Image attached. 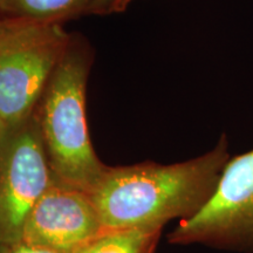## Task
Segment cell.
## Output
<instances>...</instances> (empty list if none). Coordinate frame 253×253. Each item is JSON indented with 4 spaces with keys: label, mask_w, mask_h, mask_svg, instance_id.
<instances>
[{
    "label": "cell",
    "mask_w": 253,
    "mask_h": 253,
    "mask_svg": "<svg viewBox=\"0 0 253 253\" xmlns=\"http://www.w3.org/2000/svg\"><path fill=\"white\" fill-rule=\"evenodd\" d=\"M230 157L229 141L221 134L212 149L184 162L108 167L88 195L106 231L162 230L168 221L195 216L208 203Z\"/></svg>",
    "instance_id": "1"
},
{
    "label": "cell",
    "mask_w": 253,
    "mask_h": 253,
    "mask_svg": "<svg viewBox=\"0 0 253 253\" xmlns=\"http://www.w3.org/2000/svg\"><path fill=\"white\" fill-rule=\"evenodd\" d=\"M0 253H67L53 250L45 246L30 244L24 240H18L14 243L0 245Z\"/></svg>",
    "instance_id": "9"
},
{
    "label": "cell",
    "mask_w": 253,
    "mask_h": 253,
    "mask_svg": "<svg viewBox=\"0 0 253 253\" xmlns=\"http://www.w3.org/2000/svg\"><path fill=\"white\" fill-rule=\"evenodd\" d=\"M4 19H5L4 15H2L1 13H0V26H1L2 23H4Z\"/></svg>",
    "instance_id": "11"
},
{
    "label": "cell",
    "mask_w": 253,
    "mask_h": 253,
    "mask_svg": "<svg viewBox=\"0 0 253 253\" xmlns=\"http://www.w3.org/2000/svg\"><path fill=\"white\" fill-rule=\"evenodd\" d=\"M162 230H109L75 253H155Z\"/></svg>",
    "instance_id": "8"
},
{
    "label": "cell",
    "mask_w": 253,
    "mask_h": 253,
    "mask_svg": "<svg viewBox=\"0 0 253 253\" xmlns=\"http://www.w3.org/2000/svg\"><path fill=\"white\" fill-rule=\"evenodd\" d=\"M132 0H94L90 6L91 14H112L126 9Z\"/></svg>",
    "instance_id": "10"
},
{
    "label": "cell",
    "mask_w": 253,
    "mask_h": 253,
    "mask_svg": "<svg viewBox=\"0 0 253 253\" xmlns=\"http://www.w3.org/2000/svg\"><path fill=\"white\" fill-rule=\"evenodd\" d=\"M94 0H0V13L7 18L62 23L89 13Z\"/></svg>",
    "instance_id": "7"
},
{
    "label": "cell",
    "mask_w": 253,
    "mask_h": 253,
    "mask_svg": "<svg viewBox=\"0 0 253 253\" xmlns=\"http://www.w3.org/2000/svg\"><path fill=\"white\" fill-rule=\"evenodd\" d=\"M104 231L89 195L54 179L28 213L20 240L75 253Z\"/></svg>",
    "instance_id": "6"
},
{
    "label": "cell",
    "mask_w": 253,
    "mask_h": 253,
    "mask_svg": "<svg viewBox=\"0 0 253 253\" xmlns=\"http://www.w3.org/2000/svg\"><path fill=\"white\" fill-rule=\"evenodd\" d=\"M170 244H201L253 253V149L230 157L212 197L168 236Z\"/></svg>",
    "instance_id": "4"
},
{
    "label": "cell",
    "mask_w": 253,
    "mask_h": 253,
    "mask_svg": "<svg viewBox=\"0 0 253 253\" xmlns=\"http://www.w3.org/2000/svg\"><path fill=\"white\" fill-rule=\"evenodd\" d=\"M53 181L37 110L0 129V245L21 239L28 213Z\"/></svg>",
    "instance_id": "5"
},
{
    "label": "cell",
    "mask_w": 253,
    "mask_h": 253,
    "mask_svg": "<svg viewBox=\"0 0 253 253\" xmlns=\"http://www.w3.org/2000/svg\"><path fill=\"white\" fill-rule=\"evenodd\" d=\"M88 56L71 45L49 79L37 113L53 178L89 194L108 167L96 156L88 134Z\"/></svg>",
    "instance_id": "2"
},
{
    "label": "cell",
    "mask_w": 253,
    "mask_h": 253,
    "mask_svg": "<svg viewBox=\"0 0 253 253\" xmlns=\"http://www.w3.org/2000/svg\"><path fill=\"white\" fill-rule=\"evenodd\" d=\"M71 45L61 23L5 17L0 26V129L33 115Z\"/></svg>",
    "instance_id": "3"
}]
</instances>
